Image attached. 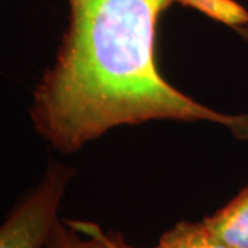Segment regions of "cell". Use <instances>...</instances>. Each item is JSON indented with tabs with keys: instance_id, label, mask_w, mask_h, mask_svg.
<instances>
[{
	"instance_id": "cell-2",
	"label": "cell",
	"mask_w": 248,
	"mask_h": 248,
	"mask_svg": "<svg viewBox=\"0 0 248 248\" xmlns=\"http://www.w3.org/2000/svg\"><path fill=\"white\" fill-rule=\"evenodd\" d=\"M73 170L53 163L45 177L11 210L0 228V248H46Z\"/></svg>"
},
{
	"instance_id": "cell-5",
	"label": "cell",
	"mask_w": 248,
	"mask_h": 248,
	"mask_svg": "<svg viewBox=\"0 0 248 248\" xmlns=\"http://www.w3.org/2000/svg\"><path fill=\"white\" fill-rule=\"evenodd\" d=\"M152 248H232L203 221H181L164 232Z\"/></svg>"
},
{
	"instance_id": "cell-4",
	"label": "cell",
	"mask_w": 248,
	"mask_h": 248,
	"mask_svg": "<svg viewBox=\"0 0 248 248\" xmlns=\"http://www.w3.org/2000/svg\"><path fill=\"white\" fill-rule=\"evenodd\" d=\"M203 222L232 248H248V185Z\"/></svg>"
},
{
	"instance_id": "cell-1",
	"label": "cell",
	"mask_w": 248,
	"mask_h": 248,
	"mask_svg": "<svg viewBox=\"0 0 248 248\" xmlns=\"http://www.w3.org/2000/svg\"><path fill=\"white\" fill-rule=\"evenodd\" d=\"M69 24L54 65L33 93L31 116L40 135L75 152L113 127L149 120L211 122L248 138V113L225 115L174 89L156 65L160 16L172 4L222 24L248 22L234 0H66Z\"/></svg>"
},
{
	"instance_id": "cell-3",
	"label": "cell",
	"mask_w": 248,
	"mask_h": 248,
	"mask_svg": "<svg viewBox=\"0 0 248 248\" xmlns=\"http://www.w3.org/2000/svg\"><path fill=\"white\" fill-rule=\"evenodd\" d=\"M46 248H138L128 244L120 232H104L84 221L58 219Z\"/></svg>"
}]
</instances>
